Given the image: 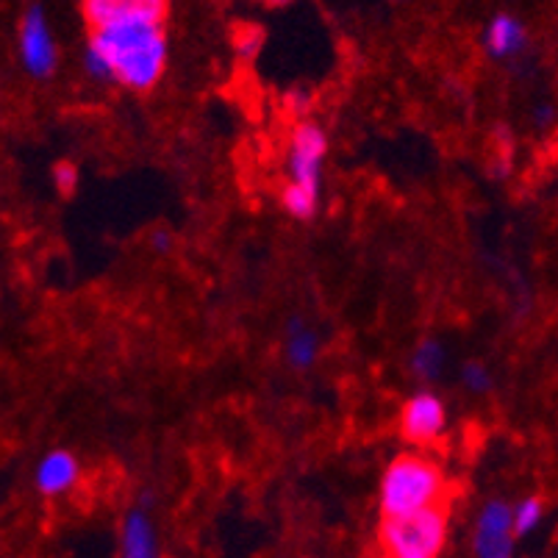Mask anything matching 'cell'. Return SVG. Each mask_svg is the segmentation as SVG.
I'll use <instances>...</instances> for the list:
<instances>
[{
    "label": "cell",
    "mask_w": 558,
    "mask_h": 558,
    "mask_svg": "<svg viewBox=\"0 0 558 558\" xmlns=\"http://www.w3.org/2000/svg\"><path fill=\"white\" fill-rule=\"evenodd\" d=\"M167 0H150L120 20L89 32L81 68L95 84H117L129 93H154L167 73Z\"/></svg>",
    "instance_id": "obj_1"
},
{
    "label": "cell",
    "mask_w": 558,
    "mask_h": 558,
    "mask_svg": "<svg viewBox=\"0 0 558 558\" xmlns=\"http://www.w3.org/2000/svg\"><path fill=\"white\" fill-rule=\"evenodd\" d=\"M326 129L317 120H295L287 136V184L281 186V209L292 220H314L323 203V170L328 159Z\"/></svg>",
    "instance_id": "obj_2"
},
{
    "label": "cell",
    "mask_w": 558,
    "mask_h": 558,
    "mask_svg": "<svg viewBox=\"0 0 558 558\" xmlns=\"http://www.w3.org/2000/svg\"><path fill=\"white\" fill-rule=\"evenodd\" d=\"M450 481L445 470L430 456L420 450L395 456L380 475L378 509L384 520L420 514L428 509L448 506Z\"/></svg>",
    "instance_id": "obj_3"
},
{
    "label": "cell",
    "mask_w": 558,
    "mask_h": 558,
    "mask_svg": "<svg viewBox=\"0 0 558 558\" xmlns=\"http://www.w3.org/2000/svg\"><path fill=\"white\" fill-rule=\"evenodd\" d=\"M448 542V506L380 522L384 558H439Z\"/></svg>",
    "instance_id": "obj_4"
},
{
    "label": "cell",
    "mask_w": 558,
    "mask_h": 558,
    "mask_svg": "<svg viewBox=\"0 0 558 558\" xmlns=\"http://www.w3.org/2000/svg\"><path fill=\"white\" fill-rule=\"evenodd\" d=\"M17 59L20 68L37 81H48L59 68V45L43 7H28L20 17Z\"/></svg>",
    "instance_id": "obj_5"
},
{
    "label": "cell",
    "mask_w": 558,
    "mask_h": 558,
    "mask_svg": "<svg viewBox=\"0 0 558 558\" xmlns=\"http://www.w3.org/2000/svg\"><path fill=\"white\" fill-rule=\"evenodd\" d=\"M398 428L411 448H430L448 430V403L430 389H420L400 405Z\"/></svg>",
    "instance_id": "obj_6"
},
{
    "label": "cell",
    "mask_w": 558,
    "mask_h": 558,
    "mask_svg": "<svg viewBox=\"0 0 558 558\" xmlns=\"http://www.w3.org/2000/svg\"><path fill=\"white\" fill-rule=\"evenodd\" d=\"M514 511L504 500H489L481 506L473 527L475 558H514Z\"/></svg>",
    "instance_id": "obj_7"
},
{
    "label": "cell",
    "mask_w": 558,
    "mask_h": 558,
    "mask_svg": "<svg viewBox=\"0 0 558 558\" xmlns=\"http://www.w3.org/2000/svg\"><path fill=\"white\" fill-rule=\"evenodd\" d=\"M81 484V461L73 450L56 448L39 459L34 470V486L43 497H64Z\"/></svg>",
    "instance_id": "obj_8"
},
{
    "label": "cell",
    "mask_w": 558,
    "mask_h": 558,
    "mask_svg": "<svg viewBox=\"0 0 558 558\" xmlns=\"http://www.w3.org/2000/svg\"><path fill=\"white\" fill-rule=\"evenodd\" d=\"M481 45H484L486 56L495 59V62H514L517 56L525 53L527 48L525 23L511 12L495 14L481 32Z\"/></svg>",
    "instance_id": "obj_9"
},
{
    "label": "cell",
    "mask_w": 558,
    "mask_h": 558,
    "mask_svg": "<svg viewBox=\"0 0 558 558\" xmlns=\"http://www.w3.org/2000/svg\"><path fill=\"white\" fill-rule=\"evenodd\" d=\"M120 558H161L156 522L145 506H134L120 522Z\"/></svg>",
    "instance_id": "obj_10"
},
{
    "label": "cell",
    "mask_w": 558,
    "mask_h": 558,
    "mask_svg": "<svg viewBox=\"0 0 558 558\" xmlns=\"http://www.w3.org/2000/svg\"><path fill=\"white\" fill-rule=\"evenodd\" d=\"M281 350L289 367L306 373L323 356V337L306 317H289L283 326Z\"/></svg>",
    "instance_id": "obj_11"
},
{
    "label": "cell",
    "mask_w": 558,
    "mask_h": 558,
    "mask_svg": "<svg viewBox=\"0 0 558 558\" xmlns=\"http://www.w3.org/2000/svg\"><path fill=\"white\" fill-rule=\"evenodd\" d=\"M445 364H448V350H445V344L434 337H425L411 348L405 367H409V375L414 380L430 384V380H436L445 373Z\"/></svg>",
    "instance_id": "obj_12"
},
{
    "label": "cell",
    "mask_w": 558,
    "mask_h": 558,
    "mask_svg": "<svg viewBox=\"0 0 558 558\" xmlns=\"http://www.w3.org/2000/svg\"><path fill=\"white\" fill-rule=\"evenodd\" d=\"M150 0H81V14H84L89 32L100 28V25L120 20L123 14L134 12V9L145 7Z\"/></svg>",
    "instance_id": "obj_13"
},
{
    "label": "cell",
    "mask_w": 558,
    "mask_h": 558,
    "mask_svg": "<svg viewBox=\"0 0 558 558\" xmlns=\"http://www.w3.org/2000/svg\"><path fill=\"white\" fill-rule=\"evenodd\" d=\"M511 511H514L517 536L534 534L536 527L542 525V520H545V506H542L539 497H525L517 506H511Z\"/></svg>",
    "instance_id": "obj_14"
},
{
    "label": "cell",
    "mask_w": 558,
    "mask_h": 558,
    "mask_svg": "<svg viewBox=\"0 0 558 558\" xmlns=\"http://www.w3.org/2000/svg\"><path fill=\"white\" fill-rule=\"evenodd\" d=\"M50 181H53V190L62 197H73L81 186V170L73 161H56L53 170H50Z\"/></svg>",
    "instance_id": "obj_15"
},
{
    "label": "cell",
    "mask_w": 558,
    "mask_h": 558,
    "mask_svg": "<svg viewBox=\"0 0 558 558\" xmlns=\"http://www.w3.org/2000/svg\"><path fill=\"white\" fill-rule=\"evenodd\" d=\"M461 384L470 395H486L492 392L495 380H492V369L484 362H466L461 367Z\"/></svg>",
    "instance_id": "obj_16"
},
{
    "label": "cell",
    "mask_w": 558,
    "mask_h": 558,
    "mask_svg": "<svg viewBox=\"0 0 558 558\" xmlns=\"http://www.w3.org/2000/svg\"><path fill=\"white\" fill-rule=\"evenodd\" d=\"M262 43H264L262 32H258V28H247V25L245 28H240V32H236V39H233L236 53H240L242 59H253V56L262 50Z\"/></svg>",
    "instance_id": "obj_17"
},
{
    "label": "cell",
    "mask_w": 558,
    "mask_h": 558,
    "mask_svg": "<svg viewBox=\"0 0 558 558\" xmlns=\"http://www.w3.org/2000/svg\"><path fill=\"white\" fill-rule=\"evenodd\" d=\"M148 247L156 256H167V253H172V247H175V236H172L167 228H156L148 236Z\"/></svg>",
    "instance_id": "obj_18"
},
{
    "label": "cell",
    "mask_w": 558,
    "mask_h": 558,
    "mask_svg": "<svg viewBox=\"0 0 558 558\" xmlns=\"http://www.w3.org/2000/svg\"><path fill=\"white\" fill-rule=\"evenodd\" d=\"M287 109L295 114V120H306L308 109H312V98L303 89H295V93L287 95Z\"/></svg>",
    "instance_id": "obj_19"
},
{
    "label": "cell",
    "mask_w": 558,
    "mask_h": 558,
    "mask_svg": "<svg viewBox=\"0 0 558 558\" xmlns=\"http://www.w3.org/2000/svg\"><path fill=\"white\" fill-rule=\"evenodd\" d=\"M534 120H536V125H539V129H545L547 120H553V109H550V106H539V109L534 111Z\"/></svg>",
    "instance_id": "obj_20"
},
{
    "label": "cell",
    "mask_w": 558,
    "mask_h": 558,
    "mask_svg": "<svg viewBox=\"0 0 558 558\" xmlns=\"http://www.w3.org/2000/svg\"><path fill=\"white\" fill-rule=\"evenodd\" d=\"M256 3H264V7H287L292 0H256Z\"/></svg>",
    "instance_id": "obj_21"
}]
</instances>
